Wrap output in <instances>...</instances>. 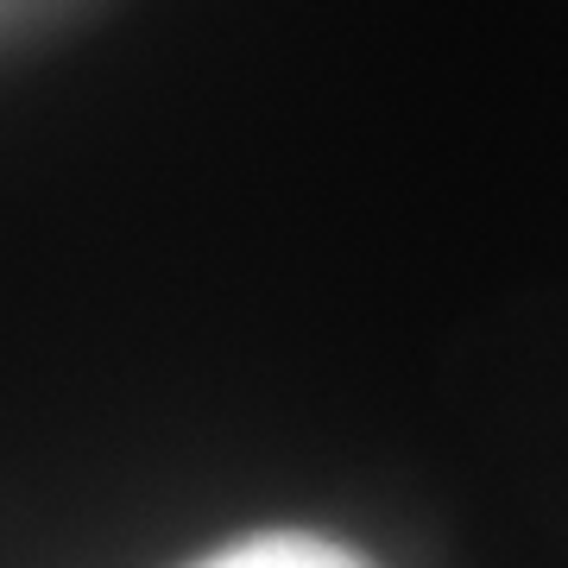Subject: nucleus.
I'll use <instances>...</instances> for the list:
<instances>
[{
  "label": "nucleus",
  "instance_id": "1",
  "mask_svg": "<svg viewBox=\"0 0 568 568\" xmlns=\"http://www.w3.org/2000/svg\"><path fill=\"white\" fill-rule=\"evenodd\" d=\"M196 568H373V562L354 556L347 544L310 537V530H265V537H246V544L215 549V556L196 562Z\"/></svg>",
  "mask_w": 568,
  "mask_h": 568
}]
</instances>
